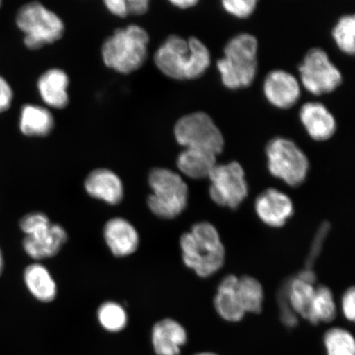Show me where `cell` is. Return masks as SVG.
Returning a JSON list of instances; mask_svg holds the SVG:
<instances>
[{"instance_id": "1", "label": "cell", "mask_w": 355, "mask_h": 355, "mask_svg": "<svg viewBox=\"0 0 355 355\" xmlns=\"http://www.w3.org/2000/svg\"><path fill=\"white\" fill-rule=\"evenodd\" d=\"M155 65L166 76L176 80L201 77L209 68V50L199 39L172 35L155 52Z\"/></svg>"}, {"instance_id": "2", "label": "cell", "mask_w": 355, "mask_h": 355, "mask_svg": "<svg viewBox=\"0 0 355 355\" xmlns=\"http://www.w3.org/2000/svg\"><path fill=\"white\" fill-rule=\"evenodd\" d=\"M180 248L184 263L200 277H209L222 268L225 248L217 230L207 222L193 226L182 235Z\"/></svg>"}, {"instance_id": "3", "label": "cell", "mask_w": 355, "mask_h": 355, "mask_svg": "<svg viewBox=\"0 0 355 355\" xmlns=\"http://www.w3.org/2000/svg\"><path fill=\"white\" fill-rule=\"evenodd\" d=\"M149 35L137 25L115 31L102 46L101 55L108 68L128 74L143 66L148 57Z\"/></svg>"}, {"instance_id": "4", "label": "cell", "mask_w": 355, "mask_h": 355, "mask_svg": "<svg viewBox=\"0 0 355 355\" xmlns=\"http://www.w3.org/2000/svg\"><path fill=\"white\" fill-rule=\"evenodd\" d=\"M257 40L241 33L230 39L224 49V57L217 62L221 81L232 90L250 87L257 69Z\"/></svg>"}, {"instance_id": "5", "label": "cell", "mask_w": 355, "mask_h": 355, "mask_svg": "<svg viewBox=\"0 0 355 355\" xmlns=\"http://www.w3.org/2000/svg\"><path fill=\"white\" fill-rule=\"evenodd\" d=\"M148 205L154 215L164 219H173L180 215L188 203L187 184L177 173L164 168H155L149 175Z\"/></svg>"}, {"instance_id": "6", "label": "cell", "mask_w": 355, "mask_h": 355, "mask_svg": "<svg viewBox=\"0 0 355 355\" xmlns=\"http://www.w3.org/2000/svg\"><path fill=\"white\" fill-rule=\"evenodd\" d=\"M16 24L25 34L26 46L32 51L59 41L64 33L60 17L39 2L22 6L17 12Z\"/></svg>"}, {"instance_id": "7", "label": "cell", "mask_w": 355, "mask_h": 355, "mask_svg": "<svg viewBox=\"0 0 355 355\" xmlns=\"http://www.w3.org/2000/svg\"><path fill=\"white\" fill-rule=\"evenodd\" d=\"M266 153L273 176L293 187L305 180L309 170V159L294 141L276 137L266 146Z\"/></svg>"}, {"instance_id": "8", "label": "cell", "mask_w": 355, "mask_h": 355, "mask_svg": "<svg viewBox=\"0 0 355 355\" xmlns=\"http://www.w3.org/2000/svg\"><path fill=\"white\" fill-rule=\"evenodd\" d=\"M174 132L178 143L185 148L205 150L216 155L223 150L224 137L206 113L195 112L180 118Z\"/></svg>"}, {"instance_id": "9", "label": "cell", "mask_w": 355, "mask_h": 355, "mask_svg": "<svg viewBox=\"0 0 355 355\" xmlns=\"http://www.w3.org/2000/svg\"><path fill=\"white\" fill-rule=\"evenodd\" d=\"M299 71L306 90L315 96L335 91L343 83L340 71L320 48L311 49L300 65Z\"/></svg>"}, {"instance_id": "10", "label": "cell", "mask_w": 355, "mask_h": 355, "mask_svg": "<svg viewBox=\"0 0 355 355\" xmlns=\"http://www.w3.org/2000/svg\"><path fill=\"white\" fill-rule=\"evenodd\" d=\"M208 178L211 181V198L220 206L235 209L248 196L245 174L236 162L216 164Z\"/></svg>"}, {"instance_id": "11", "label": "cell", "mask_w": 355, "mask_h": 355, "mask_svg": "<svg viewBox=\"0 0 355 355\" xmlns=\"http://www.w3.org/2000/svg\"><path fill=\"white\" fill-rule=\"evenodd\" d=\"M264 95L270 104L279 109H288L295 105L300 97L298 80L290 73L275 70L266 76Z\"/></svg>"}, {"instance_id": "12", "label": "cell", "mask_w": 355, "mask_h": 355, "mask_svg": "<svg viewBox=\"0 0 355 355\" xmlns=\"http://www.w3.org/2000/svg\"><path fill=\"white\" fill-rule=\"evenodd\" d=\"M68 239L66 230L61 225L51 224L32 234L24 241V250L33 259L41 260L55 256Z\"/></svg>"}, {"instance_id": "13", "label": "cell", "mask_w": 355, "mask_h": 355, "mask_svg": "<svg viewBox=\"0 0 355 355\" xmlns=\"http://www.w3.org/2000/svg\"><path fill=\"white\" fill-rule=\"evenodd\" d=\"M255 209L261 221L270 227H281L294 212L291 199L277 189H269L257 198Z\"/></svg>"}, {"instance_id": "14", "label": "cell", "mask_w": 355, "mask_h": 355, "mask_svg": "<svg viewBox=\"0 0 355 355\" xmlns=\"http://www.w3.org/2000/svg\"><path fill=\"white\" fill-rule=\"evenodd\" d=\"M104 237L112 254L126 257L133 254L139 245V235L130 222L115 217L105 225Z\"/></svg>"}, {"instance_id": "15", "label": "cell", "mask_w": 355, "mask_h": 355, "mask_svg": "<svg viewBox=\"0 0 355 355\" xmlns=\"http://www.w3.org/2000/svg\"><path fill=\"white\" fill-rule=\"evenodd\" d=\"M300 118L306 131L313 139L326 141L334 135L336 122L325 105L318 102H308L302 106Z\"/></svg>"}, {"instance_id": "16", "label": "cell", "mask_w": 355, "mask_h": 355, "mask_svg": "<svg viewBox=\"0 0 355 355\" xmlns=\"http://www.w3.org/2000/svg\"><path fill=\"white\" fill-rule=\"evenodd\" d=\"M85 189L92 198L116 205L123 198V185L121 178L107 168H97L88 175Z\"/></svg>"}, {"instance_id": "17", "label": "cell", "mask_w": 355, "mask_h": 355, "mask_svg": "<svg viewBox=\"0 0 355 355\" xmlns=\"http://www.w3.org/2000/svg\"><path fill=\"white\" fill-rule=\"evenodd\" d=\"M187 339L184 327L173 319H164L153 327V345L157 355H180Z\"/></svg>"}, {"instance_id": "18", "label": "cell", "mask_w": 355, "mask_h": 355, "mask_svg": "<svg viewBox=\"0 0 355 355\" xmlns=\"http://www.w3.org/2000/svg\"><path fill=\"white\" fill-rule=\"evenodd\" d=\"M69 79L64 71L52 69L40 77L37 87L44 103L55 109H64L69 104Z\"/></svg>"}, {"instance_id": "19", "label": "cell", "mask_w": 355, "mask_h": 355, "mask_svg": "<svg viewBox=\"0 0 355 355\" xmlns=\"http://www.w3.org/2000/svg\"><path fill=\"white\" fill-rule=\"evenodd\" d=\"M238 277L230 275L222 279L214 304L216 312L225 321L237 322L241 321L245 315L236 293Z\"/></svg>"}, {"instance_id": "20", "label": "cell", "mask_w": 355, "mask_h": 355, "mask_svg": "<svg viewBox=\"0 0 355 355\" xmlns=\"http://www.w3.org/2000/svg\"><path fill=\"white\" fill-rule=\"evenodd\" d=\"M217 155L205 150L185 148L177 159V166L186 176L203 179L209 176L216 166Z\"/></svg>"}, {"instance_id": "21", "label": "cell", "mask_w": 355, "mask_h": 355, "mask_svg": "<svg viewBox=\"0 0 355 355\" xmlns=\"http://www.w3.org/2000/svg\"><path fill=\"white\" fill-rule=\"evenodd\" d=\"M55 126L54 117L46 108L34 105L22 107L20 117V130L26 136L46 137Z\"/></svg>"}, {"instance_id": "22", "label": "cell", "mask_w": 355, "mask_h": 355, "mask_svg": "<svg viewBox=\"0 0 355 355\" xmlns=\"http://www.w3.org/2000/svg\"><path fill=\"white\" fill-rule=\"evenodd\" d=\"M24 281L35 299L49 303L55 299L57 286L49 270L41 264H33L26 268Z\"/></svg>"}, {"instance_id": "23", "label": "cell", "mask_w": 355, "mask_h": 355, "mask_svg": "<svg viewBox=\"0 0 355 355\" xmlns=\"http://www.w3.org/2000/svg\"><path fill=\"white\" fill-rule=\"evenodd\" d=\"M311 284L296 277L285 287L286 299L291 308L296 314L309 322L316 288Z\"/></svg>"}, {"instance_id": "24", "label": "cell", "mask_w": 355, "mask_h": 355, "mask_svg": "<svg viewBox=\"0 0 355 355\" xmlns=\"http://www.w3.org/2000/svg\"><path fill=\"white\" fill-rule=\"evenodd\" d=\"M236 293L239 303L245 313L261 312L264 298L263 288L255 278L252 277L238 278Z\"/></svg>"}, {"instance_id": "25", "label": "cell", "mask_w": 355, "mask_h": 355, "mask_svg": "<svg viewBox=\"0 0 355 355\" xmlns=\"http://www.w3.org/2000/svg\"><path fill=\"white\" fill-rule=\"evenodd\" d=\"M336 316V306L330 288L322 286L316 288L309 322L314 325L327 323L334 320Z\"/></svg>"}, {"instance_id": "26", "label": "cell", "mask_w": 355, "mask_h": 355, "mask_svg": "<svg viewBox=\"0 0 355 355\" xmlns=\"http://www.w3.org/2000/svg\"><path fill=\"white\" fill-rule=\"evenodd\" d=\"M327 355H355V341L352 333L344 328L334 327L324 335Z\"/></svg>"}, {"instance_id": "27", "label": "cell", "mask_w": 355, "mask_h": 355, "mask_svg": "<svg viewBox=\"0 0 355 355\" xmlns=\"http://www.w3.org/2000/svg\"><path fill=\"white\" fill-rule=\"evenodd\" d=\"M98 320L104 329L110 332L121 331L125 328L128 316L125 309L115 302H106L98 309Z\"/></svg>"}, {"instance_id": "28", "label": "cell", "mask_w": 355, "mask_h": 355, "mask_svg": "<svg viewBox=\"0 0 355 355\" xmlns=\"http://www.w3.org/2000/svg\"><path fill=\"white\" fill-rule=\"evenodd\" d=\"M337 46L347 55H354L355 51V17L345 15L340 17L332 31Z\"/></svg>"}, {"instance_id": "29", "label": "cell", "mask_w": 355, "mask_h": 355, "mask_svg": "<svg viewBox=\"0 0 355 355\" xmlns=\"http://www.w3.org/2000/svg\"><path fill=\"white\" fill-rule=\"evenodd\" d=\"M257 2L256 0H224L222 6L225 10L239 19H245L254 12Z\"/></svg>"}, {"instance_id": "30", "label": "cell", "mask_w": 355, "mask_h": 355, "mask_svg": "<svg viewBox=\"0 0 355 355\" xmlns=\"http://www.w3.org/2000/svg\"><path fill=\"white\" fill-rule=\"evenodd\" d=\"M50 224L47 216L41 212H35L26 215L21 220L20 227L26 235H29Z\"/></svg>"}, {"instance_id": "31", "label": "cell", "mask_w": 355, "mask_h": 355, "mask_svg": "<svg viewBox=\"0 0 355 355\" xmlns=\"http://www.w3.org/2000/svg\"><path fill=\"white\" fill-rule=\"evenodd\" d=\"M343 311L344 316L350 322L354 321L355 318V291L350 288L345 293L343 298Z\"/></svg>"}, {"instance_id": "32", "label": "cell", "mask_w": 355, "mask_h": 355, "mask_svg": "<svg viewBox=\"0 0 355 355\" xmlns=\"http://www.w3.org/2000/svg\"><path fill=\"white\" fill-rule=\"evenodd\" d=\"M282 320L284 324L288 327H294L296 326L297 322H298V318H297V314L293 311L291 308L290 304H288L285 288L283 291V297L282 299Z\"/></svg>"}, {"instance_id": "33", "label": "cell", "mask_w": 355, "mask_h": 355, "mask_svg": "<svg viewBox=\"0 0 355 355\" xmlns=\"http://www.w3.org/2000/svg\"><path fill=\"white\" fill-rule=\"evenodd\" d=\"M12 97V90L10 84L0 76V113L10 107Z\"/></svg>"}, {"instance_id": "34", "label": "cell", "mask_w": 355, "mask_h": 355, "mask_svg": "<svg viewBox=\"0 0 355 355\" xmlns=\"http://www.w3.org/2000/svg\"><path fill=\"white\" fill-rule=\"evenodd\" d=\"M328 230H329V225L327 224L323 225L322 226L321 230H319V232L317 234L316 239H315V242L313 244L312 250H311L310 254L308 260V268L313 263L315 259L318 255L319 252H320L322 243L324 241V239L326 238L327 234L328 232Z\"/></svg>"}, {"instance_id": "35", "label": "cell", "mask_w": 355, "mask_h": 355, "mask_svg": "<svg viewBox=\"0 0 355 355\" xmlns=\"http://www.w3.org/2000/svg\"><path fill=\"white\" fill-rule=\"evenodd\" d=\"M128 15H143L149 8L148 0H128Z\"/></svg>"}, {"instance_id": "36", "label": "cell", "mask_w": 355, "mask_h": 355, "mask_svg": "<svg viewBox=\"0 0 355 355\" xmlns=\"http://www.w3.org/2000/svg\"><path fill=\"white\" fill-rule=\"evenodd\" d=\"M105 4L114 15L121 17L128 15L127 3L124 0H106Z\"/></svg>"}, {"instance_id": "37", "label": "cell", "mask_w": 355, "mask_h": 355, "mask_svg": "<svg viewBox=\"0 0 355 355\" xmlns=\"http://www.w3.org/2000/svg\"><path fill=\"white\" fill-rule=\"evenodd\" d=\"M171 3L175 7L182 8V10H185V8L196 6L198 1H196V0H172Z\"/></svg>"}, {"instance_id": "38", "label": "cell", "mask_w": 355, "mask_h": 355, "mask_svg": "<svg viewBox=\"0 0 355 355\" xmlns=\"http://www.w3.org/2000/svg\"><path fill=\"white\" fill-rule=\"evenodd\" d=\"M3 268V259L1 250H0V275H1Z\"/></svg>"}, {"instance_id": "39", "label": "cell", "mask_w": 355, "mask_h": 355, "mask_svg": "<svg viewBox=\"0 0 355 355\" xmlns=\"http://www.w3.org/2000/svg\"><path fill=\"white\" fill-rule=\"evenodd\" d=\"M193 355H218V354H216L212 353V352H201V353L195 354Z\"/></svg>"}, {"instance_id": "40", "label": "cell", "mask_w": 355, "mask_h": 355, "mask_svg": "<svg viewBox=\"0 0 355 355\" xmlns=\"http://www.w3.org/2000/svg\"><path fill=\"white\" fill-rule=\"evenodd\" d=\"M0 6H1V1H0Z\"/></svg>"}]
</instances>
